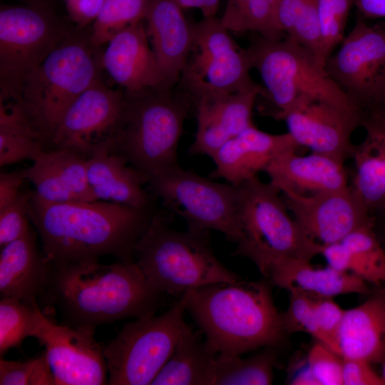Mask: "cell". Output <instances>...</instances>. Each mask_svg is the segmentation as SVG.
<instances>
[{
  "label": "cell",
  "mask_w": 385,
  "mask_h": 385,
  "mask_svg": "<svg viewBox=\"0 0 385 385\" xmlns=\"http://www.w3.org/2000/svg\"><path fill=\"white\" fill-rule=\"evenodd\" d=\"M299 145L287 132L271 134L252 125L224 143L211 157L213 178L238 186L264 171L279 153L297 150Z\"/></svg>",
  "instance_id": "obj_19"
},
{
  "label": "cell",
  "mask_w": 385,
  "mask_h": 385,
  "mask_svg": "<svg viewBox=\"0 0 385 385\" xmlns=\"http://www.w3.org/2000/svg\"><path fill=\"white\" fill-rule=\"evenodd\" d=\"M229 31L215 16L193 24L195 55L183 74L227 93L260 87L250 77L252 66L246 49L239 47Z\"/></svg>",
  "instance_id": "obj_16"
},
{
  "label": "cell",
  "mask_w": 385,
  "mask_h": 385,
  "mask_svg": "<svg viewBox=\"0 0 385 385\" xmlns=\"http://www.w3.org/2000/svg\"><path fill=\"white\" fill-rule=\"evenodd\" d=\"M371 111H376L385 117V93L378 106Z\"/></svg>",
  "instance_id": "obj_50"
},
{
  "label": "cell",
  "mask_w": 385,
  "mask_h": 385,
  "mask_svg": "<svg viewBox=\"0 0 385 385\" xmlns=\"http://www.w3.org/2000/svg\"><path fill=\"white\" fill-rule=\"evenodd\" d=\"M144 19L165 88L172 89L180 80L193 47V25L186 20L175 0H147Z\"/></svg>",
  "instance_id": "obj_20"
},
{
  "label": "cell",
  "mask_w": 385,
  "mask_h": 385,
  "mask_svg": "<svg viewBox=\"0 0 385 385\" xmlns=\"http://www.w3.org/2000/svg\"><path fill=\"white\" fill-rule=\"evenodd\" d=\"M306 0H276L274 21L279 32L288 36Z\"/></svg>",
  "instance_id": "obj_45"
},
{
  "label": "cell",
  "mask_w": 385,
  "mask_h": 385,
  "mask_svg": "<svg viewBox=\"0 0 385 385\" xmlns=\"http://www.w3.org/2000/svg\"><path fill=\"white\" fill-rule=\"evenodd\" d=\"M270 349L247 358L217 354L213 385H268L272 384L277 353Z\"/></svg>",
  "instance_id": "obj_32"
},
{
  "label": "cell",
  "mask_w": 385,
  "mask_h": 385,
  "mask_svg": "<svg viewBox=\"0 0 385 385\" xmlns=\"http://www.w3.org/2000/svg\"><path fill=\"white\" fill-rule=\"evenodd\" d=\"M155 210L115 202H53L30 191L28 212L53 264L98 261L106 255L134 261L135 246Z\"/></svg>",
  "instance_id": "obj_1"
},
{
  "label": "cell",
  "mask_w": 385,
  "mask_h": 385,
  "mask_svg": "<svg viewBox=\"0 0 385 385\" xmlns=\"http://www.w3.org/2000/svg\"><path fill=\"white\" fill-rule=\"evenodd\" d=\"M29 192H22L8 205L0 209V247L20 238L30 230L28 201Z\"/></svg>",
  "instance_id": "obj_41"
},
{
  "label": "cell",
  "mask_w": 385,
  "mask_h": 385,
  "mask_svg": "<svg viewBox=\"0 0 385 385\" xmlns=\"http://www.w3.org/2000/svg\"><path fill=\"white\" fill-rule=\"evenodd\" d=\"M106 0H65L69 18L78 27L84 28L93 23Z\"/></svg>",
  "instance_id": "obj_44"
},
{
  "label": "cell",
  "mask_w": 385,
  "mask_h": 385,
  "mask_svg": "<svg viewBox=\"0 0 385 385\" xmlns=\"http://www.w3.org/2000/svg\"><path fill=\"white\" fill-rule=\"evenodd\" d=\"M169 215L155 211L134 250V261L148 282L165 295L188 291L240 277L215 256L209 232L178 231Z\"/></svg>",
  "instance_id": "obj_4"
},
{
  "label": "cell",
  "mask_w": 385,
  "mask_h": 385,
  "mask_svg": "<svg viewBox=\"0 0 385 385\" xmlns=\"http://www.w3.org/2000/svg\"><path fill=\"white\" fill-rule=\"evenodd\" d=\"M275 1L227 0L220 20L229 31H252L267 39H282L274 21Z\"/></svg>",
  "instance_id": "obj_33"
},
{
  "label": "cell",
  "mask_w": 385,
  "mask_h": 385,
  "mask_svg": "<svg viewBox=\"0 0 385 385\" xmlns=\"http://www.w3.org/2000/svg\"><path fill=\"white\" fill-rule=\"evenodd\" d=\"M374 227L364 226L341 241L321 244L319 255L334 270L353 273L366 282L384 284L385 250Z\"/></svg>",
  "instance_id": "obj_29"
},
{
  "label": "cell",
  "mask_w": 385,
  "mask_h": 385,
  "mask_svg": "<svg viewBox=\"0 0 385 385\" xmlns=\"http://www.w3.org/2000/svg\"><path fill=\"white\" fill-rule=\"evenodd\" d=\"M383 361H384V364H383V369H382V375H381V376H382L383 379L385 381V358H384Z\"/></svg>",
  "instance_id": "obj_52"
},
{
  "label": "cell",
  "mask_w": 385,
  "mask_h": 385,
  "mask_svg": "<svg viewBox=\"0 0 385 385\" xmlns=\"http://www.w3.org/2000/svg\"><path fill=\"white\" fill-rule=\"evenodd\" d=\"M364 139L354 146L355 165L350 185L368 212L385 213V117L376 111L362 113Z\"/></svg>",
  "instance_id": "obj_25"
},
{
  "label": "cell",
  "mask_w": 385,
  "mask_h": 385,
  "mask_svg": "<svg viewBox=\"0 0 385 385\" xmlns=\"http://www.w3.org/2000/svg\"><path fill=\"white\" fill-rule=\"evenodd\" d=\"M343 385H385V381L371 366L359 359L343 358Z\"/></svg>",
  "instance_id": "obj_43"
},
{
  "label": "cell",
  "mask_w": 385,
  "mask_h": 385,
  "mask_svg": "<svg viewBox=\"0 0 385 385\" xmlns=\"http://www.w3.org/2000/svg\"><path fill=\"white\" fill-rule=\"evenodd\" d=\"M282 120L300 147L344 163L352 157L351 136L361 124V116L322 101L307 100L294 105Z\"/></svg>",
  "instance_id": "obj_18"
},
{
  "label": "cell",
  "mask_w": 385,
  "mask_h": 385,
  "mask_svg": "<svg viewBox=\"0 0 385 385\" xmlns=\"http://www.w3.org/2000/svg\"><path fill=\"white\" fill-rule=\"evenodd\" d=\"M125 93L99 77L68 107L46 150H70L88 160L111 152L121 123Z\"/></svg>",
  "instance_id": "obj_13"
},
{
  "label": "cell",
  "mask_w": 385,
  "mask_h": 385,
  "mask_svg": "<svg viewBox=\"0 0 385 385\" xmlns=\"http://www.w3.org/2000/svg\"><path fill=\"white\" fill-rule=\"evenodd\" d=\"M41 308L29 306L12 297L0 301V356L20 345L24 339L34 337Z\"/></svg>",
  "instance_id": "obj_34"
},
{
  "label": "cell",
  "mask_w": 385,
  "mask_h": 385,
  "mask_svg": "<svg viewBox=\"0 0 385 385\" xmlns=\"http://www.w3.org/2000/svg\"><path fill=\"white\" fill-rule=\"evenodd\" d=\"M124 93L122 120L111 152L148 182L179 165L178 146L191 98L162 88Z\"/></svg>",
  "instance_id": "obj_5"
},
{
  "label": "cell",
  "mask_w": 385,
  "mask_h": 385,
  "mask_svg": "<svg viewBox=\"0 0 385 385\" xmlns=\"http://www.w3.org/2000/svg\"><path fill=\"white\" fill-rule=\"evenodd\" d=\"M267 278L288 292H298L312 298L368 292L366 281L353 273L338 271L328 265L315 268L310 260L299 258L276 262L270 267Z\"/></svg>",
  "instance_id": "obj_26"
},
{
  "label": "cell",
  "mask_w": 385,
  "mask_h": 385,
  "mask_svg": "<svg viewBox=\"0 0 385 385\" xmlns=\"http://www.w3.org/2000/svg\"><path fill=\"white\" fill-rule=\"evenodd\" d=\"M324 68L361 113L375 108L385 93V22L359 16Z\"/></svg>",
  "instance_id": "obj_12"
},
{
  "label": "cell",
  "mask_w": 385,
  "mask_h": 385,
  "mask_svg": "<svg viewBox=\"0 0 385 385\" xmlns=\"http://www.w3.org/2000/svg\"><path fill=\"white\" fill-rule=\"evenodd\" d=\"M148 184L165 209L184 219L188 230H216L238 242L237 186L212 181L180 165L150 178Z\"/></svg>",
  "instance_id": "obj_11"
},
{
  "label": "cell",
  "mask_w": 385,
  "mask_h": 385,
  "mask_svg": "<svg viewBox=\"0 0 385 385\" xmlns=\"http://www.w3.org/2000/svg\"><path fill=\"white\" fill-rule=\"evenodd\" d=\"M379 291L385 297V282L383 284V287L379 289Z\"/></svg>",
  "instance_id": "obj_53"
},
{
  "label": "cell",
  "mask_w": 385,
  "mask_h": 385,
  "mask_svg": "<svg viewBox=\"0 0 385 385\" xmlns=\"http://www.w3.org/2000/svg\"><path fill=\"white\" fill-rule=\"evenodd\" d=\"M282 197L302 231L319 244L339 242L359 227L375 226V217L350 185L312 195Z\"/></svg>",
  "instance_id": "obj_17"
},
{
  "label": "cell",
  "mask_w": 385,
  "mask_h": 385,
  "mask_svg": "<svg viewBox=\"0 0 385 385\" xmlns=\"http://www.w3.org/2000/svg\"><path fill=\"white\" fill-rule=\"evenodd\" d=\"M238 187L237 215L240 236L232 255L251 260L265 277L276 262L287 258L310 260L321 244L302 231L270 183L251 178Z\"/></svg>",
  "instance_id": "obj_7"
},
{
  "label": "cell",
  "mask_w": 385,
  "mask_h": 385,
  "mask_svg": "<svg viewBox=\"0 0 385 385\" xmlns=\"http://www.w3.org/2000/svg\"><path fill=\"white\" fill-rule=\"evenodd\" d=\"M202 334L189 326L151 384L213 385L218 353Z\"/></svg>",
  "instance_id": "obj_30"
},
{
  "label": "cell",
  "mask_w": 385,
  "mask_h": 385,
  "mask_svg": "<svg viewBox=\"0 0 385 385\" xmlns=\"http://www.w3.org/2000/svg\"><path fill=\"white\" fill-rule=\"evenodd\" d=\"M287 37L309 51L324 65L320 58L322 34L317 0H306Z\"/></svg>",
  "instance_id": "obj_39"
},
{
  "label": "cell",
  "mask_w": 385,
  "mask_h": 385,
  "mask_svg": "<svg viewBox=\"0 0 385 385\" xmlns=\"http://www.w3.org/2000/svg\"><path fill=\"white\" fill-rule=\"evenodd\" d=\"M72 30L46 6L1 7L0 96L18 98L24 78Z\"/></svg>",
  "instance_id": "obj_10"
},
{
  "label": "cell",
  "mask_w": 385,
  "mask_h": 385,
  "mask_svg": "<svg viewBox=\"0 0 385 385\" xmlns=\"http://www.w3.org/2000/svg\"><path fill=\"white\" fill-rule=\"evenodd\" d=\"M289 384L296 385H318L317 381L308 369L306 367L299 371L296 376L291 378Z\"/></svg>",
  "instance_id": "obj_49"
},
{
  "label": "cell",
  "mask_w": 385,
  "mask_h": 385,
  "mask_svg": "<svg viewBox=\"0 0 385 385\" xmlns=\"http://www.w3.org/2000/svg\"><path fill=\"white\" fill-rule=\"evenodd\" d=\"M252 68L260 73L266 96L282 119L297 103L318 100L346 112H361L327 72L324 66L307 49L290 38H256L246 49Z\"/></svg>",
  "instance_id": "obj_8"
},
{
  "label": "cell",
  "mask_w": 385,
  "mask_h": 385,
  "mask_svg": "<svg viewBox=\"0 0 385 385\" xmlns=\"http://www.w3.org/2000/svg\"><path fill=\"white\" fill-rule=\"evenodd\" d=\"M95 329L57 324L41 312L34 337L45 346L56 385H103L108 382L103 347Z\"/></svg>",
  "instance_id": "obj_15"
},
{
  "label": "cell",
  "mask_w": 385,
  "mask_h": 385,
  "mask_svg": "<svg viewBox=\"0 0 385 385\" xmlns=\"http://www.w3.org/2000/svg\"><path fill=\"white\" fill-rule=\"evenodd\" d=\"M182 8H196L201 11L204 18L214 17L220 0H175Z\"/></svg>",
  "instance_id": "obj_48"
},
{
  "label": "cell",
  "mask_w": 385,
  "mask_h": 385,
  "mask_svg": "<svg viewBox=\"0 0 385 385\" xmlns=\"http://www.w3.org/2000/svg\"><path fill=\"white\" fill-rule=\"evenodd\" d=\"M45 149L21 103L0 98V166L33 160Z\"/></svg>",
  "instance_id": "obj_31"
},
{
  "label": "cell",
  "mask_w": 385,
  "mask_h": 385,
  "mask_svg": "<svg viewBox=\"0 0 385 385\" xmlns=\"http://www.w3.org/2000/svg\"><path fill=\"white\" fill-rule=\"evenodd\" d=\"M312 299L314 314L321 331L339 349L337 334L345 310L332 298Z\"/></svg>",
  "instance_id": "obj_42"
},
{
  "label": "cell",
  "mask_w": 385,
  "mask_h": 385,
  "mask_svg": "<svg viewBox=\"0 0 385 385\" xmlns=\"http://www.w3.org/2000/svg\"><path fill=\"white\" fill-rule=\"evenodd\" d=\"M343 358L371 363L385 358V297L378 290L363 304L345 310L337 334Z\"/></svg>",
  "instance_id": "obj_28"
},
{
  "label": "cell",
  "mask_w": 385,
  "mask_h": 385,
  "mask_svg": "<svg viewBox=\"0 0 385 385\" xmlns=\"http://www.w3.org/2000/svg\"><path fill=\"white\" fill-rule=\"evenodd\" d=\"M197 111V131L189 153L210 158L227 140L254 125L252 109L261 87L227 93L202 81L182 75Z\"/></svg>",
  "instance_id": "obj_14"
},
{
  "label": "cell",
  "mask_w": 385,
  "mask_h": 385,
  "mask_svg": "<svg viewBox=\"0 0 385 385\" xmlns=\"http://www.w3.org/2000/svg\"><path fill=\"white\" fill-rule=\"evenodd\" d=\"M147 0H106L90 30L96 48L108 43L123 29L144 19Z\"/></svg>",
  "instance_id": "obj_35"
},
{
  "label": "cell",
  "mask_w": 385,
  "mask_h": 385,
  "mask_svg": "<svg viewBox=\"0 0 385 385\" xmlns=\"http://www.w3.org/2000/svg\"><path fill=\"white\" fill-rule=\"evenodd\" d=\"M31 229L1 249L0 293L34 306L41 303L48 284L49 264L40 252Z\"/></svg>",
  "instance_id": "obj_24"
},
{
  "label": "cell",
  "mask_w": 385,
  "mask_h": 385,
  "mask_svg": "<svg viewBox=\"0 0 385 385\" xmlns=\"http://www.w3.org/2000/svg\"><path fill=\"white\" fill-rule=\"evenodd\" d=\"M87 178L97 200L143 208L153 205L143 185L147 179L120 155L98 153L87 160Z\"/></svg>",
  "instance_id": "obj_27"
},
{
  "label": "cell",
  "mask_w": 385,
  "mask_h": 385,
  "mask_svg": "<svg viewBox=\"0 0 385 385\" xmlns=\"http://www.w3.org/2000/svg\"><path fill=\"white\" fill-rule=\"evenodd\" d=\"M148 37L142 21L138 22L110 40L101 56V65L125 91L165 88L163 76Z\"/></svg>",
  "instance_id": "obj_21"
},
{
  "label": "cell",
  "mask_w": 385,
  "mask_h": 385,
  "mask_svg": "<svg viewBox=\"0 0 385 385\" xmlns=\"http://www.w3.org/2000/svg\"><path fill=\"white\" fill-rule=\"evenodd\" d=\"M353 4L363 17L385 18V0H353Z\"/></svg>",
  "instance_id": "obj_47"
},
{
  "label": "cell",
  "mask_w": 385,
  "mask_h": 385,
  "mask_svg": "<svg viewBox=\"0 0 385 385\" xmlns=\"http://www.w3.org/2000/svg\"><path fill=\"white\" fill-rule=\"evenodd\" d=\"M24 180V170L0 174V209L18 197L21 192L20 188Z\"/></svg>",
  "instance_id": "obj_46"
},
{
  "label": "cell",
  "mask_w": 385,
  "mask_h": 385,
  "mask_svg": "<svg viewBox=\"0 0 385 385\" xmlns=\"http://www.w3.org/2000/svg\"><path fill=\"white\" fill-rule=\"evenodd\" d=\"M48 264L41 303L55 307L64 325L96 329L124 318L153 315L163 305L165 295L135 261Z\"/></svg>",
  "instance_id": "obj_2"
},
{
  "label": "cell",
  "mask_w": 385,
  "mask_h": 385,
  "mask_svg": "<svg viewBox=\"0 0 385 385\" xmlns=\"http://www.w3.org/2000/svg\"><path fill=\"white\" fill-rule=\"evenodd\" d=\"M187 310L218 353L274 346L285 332L265 282H220L188 291Z\"/></svg>",
  "instance_id": "obj_3"
},
{
  "label": "cell",
  "mask_w": 385,
  "mask_h": 385,
  "mask_svg": "<svg viewBox=\"0 0 385 385\" xmlns=\"http://www.w3.org/2000/svg\"><path fill=\"white\" fill-rule=\"evenodd\" d=\"M1 385H56L45 351L31 359L0 360Z\"/></svg>",
  "instance_id": "obj_38"
},
{
  "label": "cell",
  "mask_w": 385,
  "mask_h": 385,
  "mask_svg": "<svg viewBox=\"0 0 385 385\" xmlns=\"http://www.w3.org/2000/svg\"><path fill=\"white\" fill-rule=\"evenodd\" d=\"M188 298V292L163 314L135 318L103 347L108 384H151L189 327Z\"/></svg>",
  "instance_id": "obj_9"
},
{
  "label": "cell",
  "mask_w": 385,
  "mask_h": 385,
  "mask_svg": "<svg viewBox=\"0 0 385 385\" xmlns=\"http://www.w3.org/2000/svg\"><path fill=\"white\" fill-rule=\"evenodd\" d=\"M289 292V306L284 313L280 314L285 333L306 332L342 356L339 347L323 334L318 325L313 307V299L298 292Z\"/></svg>",
  "instance_id": "obj_36"
},
{
  "label": "cell",
  "mask_w": 385,
  "mask_h": 385,
  "mask_svg": "<svg viewBox=\"0 0 385 385\" xmlns=\"http://www.w3.org/2000/svg\"><path fill=\"white\" fill-rule=\"evenodd\" d=\"M25 1L27 5L30 6H46L44 4V1L46 0H21Z\"/></svg>",
  "instance_id": "obj_51"
},
{
  "label": "cell",
  "mask_w": 385,
  "mask_h": 385,
  "mask_svg": "<svg viewBox=\"0 0 385 385\" xmlns=\"http://www.w3.org/2000/svg\"><path fill=\"white\" fill-rule=\"evenodd\" d=\"M296 152L279 153L264 170L270 183L282 194L312 195L348 186L344 163L320 153L299 155Z\"/></svg>",
  "instance_id": "obj_22"
},
{
  "label": "cell",
  "mask_w": 385,
  "mask_h": 385,
  "mask_svg": "<svg viewBox=\"0 0 385 385\" xmlns=\"http://www.w3.org/2000/svg\"><path fill=\"white\" fill-rule=\"evenodd\" d=\"M318 385H343V357L317 342L310 349L306 363Z\"/></svg>",
  "instance_id": "obj_40"
},
{
  "label": "cell",
  "mask_w": 385,
  "mask_h": 385,
  "mask_svg": "<svg viewBox=\"0 0 385 385\" xmlns=\"http://www.w3.org/2000/svg\"><path fill=\"white\" fill-rule=\"evenodd\" d=\"M24 170L41 199L53 202L96 201L87 178V160L67 149H43Z\"/></svg>",
  "instance_id": "obj_23"
},
{
  "label": "cell",
  "mask_w": 385,
  "mask_h": 385,
  "mask_svg": "<svg viewBox=\"0 0 385 385\" xmlns=\"http://www.w3.org/2000/svg\"><path fill=\"white\" fill-rule=\"evenodd\" d=\"M381 215H384V216H385V213H384V214H382ZM384 240H385V225H384Z\"/></svg>",
  "instance_id": "obj_54"
},
{
  "label": "cell",
  "mask_w": 385,
  "mask_h": 385,
  "mask_svg": "<svg viewBox=\"0 0 385 385\" xmlns=\"http://www.w3.org/2000/svg\"><path fill=\"white\" fill-rule=\"evenodd\" d=\"M321 26L320 58L324 64L334 48L344 39V32L353 0H317Z\"/></svg>",
  "instance_id": "obj_37"
},
{
  "label": "cell",
  "mask_w": 385,
  "mask_h": 385,
  "mask_svg": "<svg viewBox=\"0 0 385 385\" xmlns=\"http://www.w3.org/2000/svg\"><path fill=\"white\" fill-rule=\"evenodd\" d=\"M84 28L72 30L20 88L18 99L45 149L66 110L98 77L96 48Z\"/></svg>",
  "instance_id": "obj_6"
}]
</instances>
